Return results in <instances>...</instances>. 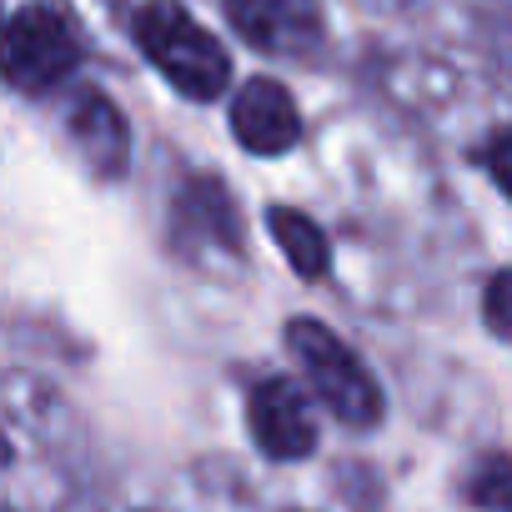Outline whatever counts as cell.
<instances>
[{"mask_svg": "<svg viewBox=\"0 0 512 512\" xmlns=\"http://www.w3.org/2000/svg\"><path fill=\"white\" fill-rule=\"evenodd\" d=\"M231 31L267 56H312L322 46L317 0H226Z\"/></svg>", "mask_w": 512, "mask_h": 512, "instance_id": "7", "label": "cell"}, {"mask_svg": "<svg viewBox=\"0 0 512 512\" xmlns=\"http://www.w3.org/2000/svg\"><path fill=\"white\" fill-rule=\"evenodd\" d=\"M11 462H16V442H11L6 432H0V472H6Z\"/></svg>", "mask_w": 512, "mask_h": 512, "instance_id": "13", "label": "cell"}, {"mask_svg": "<svg viewBox=\"0 0 512 512\" xmlns=\"http://www.w3.org/2000/svg\"><path fill=\"white\" fill-rule=\"evenodd\" d=\"M507 292H512V272H492L487 277V292H482V322H487V332L497 337V342H507L512 337V307H507Z\"/></svg>", "mask_w": 512, "mask_h": 512, "instance_id": "11", "label": "cell"}, {"mask_svg": "<svg viewBox=\"0 0 512 512\" xmlns=\"http://www.w3.org/2000/svg\"><path fill=\"white\" fill-rule=\"evenodd\" d=\"M231 136L246 156H287L302 141V111L292 91L272 76H251L231 96Z\"/></svg>", "mask_w": 512, "mask_h": 512, "instance_id": "6", "label": "cell"}, {"mask_svg": "<svg viewBox=\"0 0 512 512\" xmlns=\"http://www.w3.org/2000/svg\"><path fill=\"white\" fill-rule=\"evenodd\" d=\"M287 352L297 357L312 397L352 432H372L387 417V392L377 372L317 317H292L287 322Z\"/></svg>", "mask_w": 512, "mask_h": 512, "instance_id": "1", "label": "cell"}, {"mask_svg": "<svg viewBox=\"0 0 512 512\" xmlns=\"http://www.w3.org/2000/svg\"><path fill=\"white\" fill-rule=\"evenodd\" d=\"M482 161H487V176H492L497 196H512V176H507V126H492V131H487Z\"/></svg>", "mask_w": 512, "mask_h": 512, "instance_id": "12", "label": "cell"}, {"mask_svg": "<svg viewBox=\"0 0 512 512\" xmlns=\"http://www.w3.org/2000/svg\"><path fill=\"white\" fill-rule=\"evenodd\" d=\"M267 231L277 236L282 256L292 262V272H297L302 282H327V272H332V236H327L307 211H297V206H272V211H267Z\"/></svg>", "mask_w": 512, "mask_h": 512, "instance_id": "9", "label": "cell"}, {"mask_svg": "<svg viewBox=\"0 0 512 512\" xmlns=\"http://www.w3.org/2000/svg\"><path fill=\"white\" fill-rule=\"evenodd\" d=\"M171 246L181 262H191L196 272H231L246 256V231H241V211L236 196L226 191L221 176L211 171H191L176 196H171Z\"/></svg>", "mask_w": 512, "mask_h": 512, "instance_id": "3", "label": "cell"}, {"mask_svg": "<svg viewBox=\"0 0 512 512\" xmlns=\"http://www.w3.org/2000/svg\"><path fill=\"white\" fill-rule=\"evenodd\" d=\"M467 502L472 507H482V512H507L512 507V467H507V452H487L482 462H477V472L467 477Z\"/></svg>", "mask_w": 512, "mask_h": 512, "instance_id": "10", "label": "cell"}, {"mask_svg": "<svg viewBox=\"0 0 512 512\" xmlns=\"http://www.w3.org/2000/svg\"><path fill=\"white\" fill-rule=\"evenodd\" d=\"M136 51L186 96V101H216L231 86V56L226 46L176 0H146L131 16Z\"/></svg>", "mask_w": 512, "mask_h": 512, "instance_id": "2", "label": "cell"}, {"mask_svg": "<svg viewBox=\"0 0 512 512\" xmlns=\"http://www.w3.org/2000/svg\"><path fill=\"white\" fill-rule=\"evenodd\" d=\"M246 427H251L256 452L272 462H302L317 452L312 397L292 377H262L246 392Z\"/></svg>", "mask_w": 512, "mask_h": 512, "instance_id": "5", "label": "cell"}, {"mask_svg": "<svg viewBox=\"0 0 512 512\" xmlns=\"http://www.w3.org/2000/svg\"><path fill=\"white\" fill-rule=\"evenodd\" d=\"M66 136L96 181H121L131 166V126L101 91H76L66 106Z\"/></svg>", "mask_w": 512, "mask_h": 512, "instance_id": "8", "label": "cell"}, {"mask_svg": "<svg viewBox=\"0 0 512 512\" xmlns=\"http://www.w3.org/2000/svg\"><path fill=\"white\" fill-rule=\"evenodd\" d=\"M81 66V36L71 21L51 6H21L6 26H0V81L46 96L61 81H71Z\"/></svg>", "mask_w": 512, "mask_h": 512, "instance_id": "4", "label": "cell"}]
</instances>
